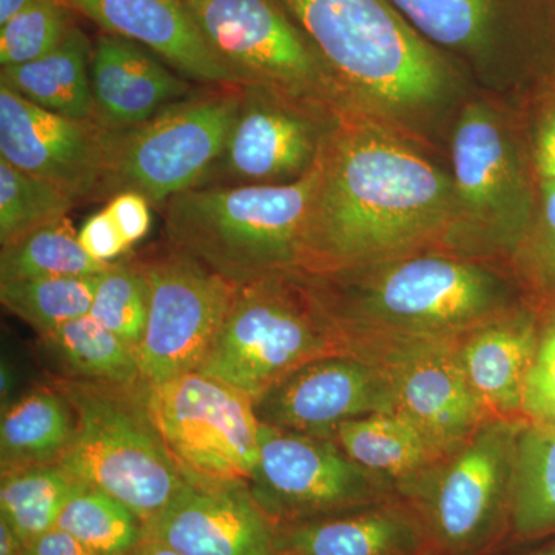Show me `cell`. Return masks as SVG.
I'll list each match as a JSON object with an SVG mask.
<instances>
[{
    "mask_svg": "<svg viewBox=\"0 0 555 555\" xmlns=\"http://www.w3.org/2000/svg\"><path fill=\"white\" fill-rule=\"evenodd\" d=\"M320 163L275 185H204L163 206L167 243L232 286L298 270Z\"/></svg>",
    "mask_w": 555,
    "mask_h": 555,
    "instance_id": "277c9868",
    "label": "cell"
},
{
    "mask_svg": "<svg viewBox=\"0 0 555 555\" xmlns=\"http://www.w3.org/2000/svg\"><path fill=\"white\" fill-rule=\"evenodd\" d=\"M108 214L115 219L130 247L147 235L150 229V203L134 192H124L108 201Z\"/></svg>",
    "mask_w": 555,
    "mask_h": 555,
    "instance_id": "f35d334b",
    "label": "cell"
},
{
    "mask_svg": "<svg viewBox=\"0 0 555 555\" xmlns=\"http://www.w3.org/2000/svg\"><path fill=\"white\" fill-rule=\"evenodd\" d=\"M42 0H0V27Z\"/></svg>",
    "mask_w": 555,
    "mask_h": 555,
    "instance_id": "ee69618b",
    "label": "cell"
},
{
    "mask_svg": "<svg viewBox=\"0 0 555 555\" xmlns=\"http://www.w3.org/2000/svg\"><path fill=\"white\" fill-rule=\"evenodd\" d=\"M107 137L93 120L57 115L0 83V159L78 203L100 195Z\"/></svg>",
    "mask_w": 555,
    "mask_h": 555,
    "instance_id": "e0dca14e",
    "label": "cell"
},
{
    "mask_svg": "<svg viewBox=\"0 0 555 555\" xmlns=\"http://www.w3.org/2000/svg\"><path fill=\"white\" fill-rule=\"evenodd\" d=\"M149 313L150 287L138 258L113 261L98 278L90 315L138 353Z\"/></svg>",
    "mask_w": 555,
    "mask_h": 555,
    "instance_id": "d6a6232c",
    "label": "cell"
},
{
    "mask_svg": "<svg viewBox=\"0 0 555 555\" xmlns=\"http://www.w3.org/2000/svg\"><path fill=\"white\" fill-rule=\"evenodd\" d=\"M455 339L371 343L350 350L385 369L396 390L397 412L444 454L491 420L467 385Z\"/></svg>",
    "mask_w": 555,
    "mask_h": 555,
    "instance_id": "2e32d148",
    "label": "cell"
},
{
    "mask_svg": "<svg viewBox=\"0 0 555 555\" xmlns=\"http://www.w3.org/2000/svg\"><path fill=\"white\" fill-rule=\"evenodd\" d=\"M78 240L91 258L102 262H113L130 248L107 208L83 222Z\"/></svg>",
    "mask_w": 555,
    "mask_h": 555,
    "instance_id": "74e56055",
    "label": "cell"
},
{
    "mask_svg": "<svg viewBox=\"0 0 555 555\" xmlns=\"http://www.w3.org/2000/svg\"><path fill=\"white\" fill-rule=\"evenodd\" d=\"M525 418H491L454 451L398 485L422 520L430 555H489L509 535Z\"/></svg>",
    "mask_w": 555,
    "mask_h": 555,
    "instance_id": "8992f818",
    "label": "cell"
},
{
    "mask_svg": "<svg viewBox=\"0 0 555 555\" xmlns=\"http://www.w3.org/2000/svg\"><path fill=\"white\" fill-rule=\"evenodd\" d=\"M102 33L144 47L204 86L243 87L204 38L182 0H62Z\"/></svg>",
    "mask_w": 555,
    "mask_h": 555,
    "instance_id": "ffe728a7",
    "label": "cell"
},
{
    "mask_svg": "<svg viewBox=\"0 0 555 555\" xmlns=\"http://www.w3.org/2000/svg\"><path fill=\"white\" fill-rule=\"evenodd\" d=\"M349 353L343 335L299 270L235 288L201 374L261 396L318 358Z\"/></svg>",
    "mask_w": 555,
    "mask_h": 555,
    "instance_id": "52a82bcc",
    "label": "cell"
},
{
    "mask_svg": "<svg viewBox=\"0 0 555 555\" xmlns=\"http://www.w3.org/2000/svg\"><path fill=\"white\" fill-rule=\"evenodd\" d=\"M25 555H98L60 528L51 529L25 546Z\"/></svg>",
    "mask_w": 555,
    "mask_h": 555,
    "instance_id": "60d3db41",
    "label": "cell"
},
{
    "mask_svg": "<svg viewBox=\"0 0 555 555\" xmlns=\"http://www.w3.org/2000/svg\"><path fill=\"white\" fill-rule=\"evenodd\" d=\"M17 386L16 374L14 369L2 360V371H0V398H2V409L9 406L14 401V389Z\"/></svg>",
    "mask_w": 555,
    "mask_h": 555,
    "instance_id": "7bdbcfd3",
    "label": "cell"
},
{
    "mask_svg": "<svg viewBox=\"0 0 555 555\" xmlns=\"http://www.w3.org/2000/svg\"><path fill=\"white\" fill-rule=\"evenodd\" d=\"M112 262L91 258L68 217L2 246L0 283L53 276H96Z\"/></svg>",
    "mask_w": 555,
    "mask_h": 555,
    "instance_id": "f1b7e54d",
    "label": "cell"
},
{
    "mask_svg": "<svg viewBox=\"0 0 555 555\" xmlns=\"http://www.w3.org/2000/svg\"><path fill=\"white\" fill-rule=\"evenodd\" d=\"M542 318L539 346L526 379L521 414L532 425H555V315Z\"/></svg>",
    "mask_w": 555,
    "mask_h": 555,
    "instance_id": "8d00e7d4",
    "label": "cell"
},
{
    "mask_svg": "<svg viewBox=\"0 0 555 555\" xmlns=\"http://www.w3.org/2000/svg\"><path fill=\"white\" fill-rule=\"evenodd\" d=\"M436 49L488 60L520 33L555 49V0H390Z\"/></svg>",
    "mask_w": 555,
    "mask_h": 555,
    "instance_id": "d6986e66",
    "label": "cell"
},
{
    "mask_svg": "<svg viewBox=\"0 0 555 555\" xmlns=\"http://www.w3.org/2000/svg\"><path fill=\"white\" fill-rule=\"evenodd\" d=\"M305 33L339 96L404 112L436 104L451 69L390 0H278Z\"/></svg>",
    "mask_w": 555,
    "mask_h": 555,
    "instance_id": "3957f363",
    "label": "cell"
},
{
    "mask_svg": "<svg viewBox=\"0 0 555 555\" xmlns=\"http://www.w3.org/2000/svg\"><path fill=\"white\" fill-rule=\"evenodd\" d=\"M345 116L243 87L238 119L206 185H275L297 181L315 166L321 149ZM204 188V185H203Z\"/></svg>",
    "mask_w": 555,
    "mask_h": 555,
    "instance_id": "5bb4252c",
    "label": "cell"
},
{
    "mask_svg": "<svg viewBox=\"0 0 555 555\" xmlns=\"http://www.w3.org/2000/svg\"><path fill=\"white\" fill-rule=\"evenodd\" d=\"M90 80L94 122L113 133L134 129L193 93L152 51L107 33L94 40Z\"/></svg>",
    "mask_w": 555,
    "mask_h": 555,
    "instance_id": "7402d4cb",
    "label": "cell"
},
{
    "mask_svg": "<svg viewBox=\"0 0 555 555\" xmlns=\"http://www.w3.org/2000/svg\"><path fill=\"white\" fill-rule=\"evenodd\" d=\"M145 385V383H144ZM153 420L185 480L248 483L258 462L254 400L201 372L145 385Z\"/></svg>",
    "mask_w": 555,
    "mask_h": 555,
    "instance_id": "8fae6325",
    "label": "cell"
},
{
    "mask_svg": "<svg viewBox=\"0 0 555 555\" xmlns=\"http://www.w3.org/2000/svg\"><path fill=\"white\" fill-rule=\"evenodd\" d=\"M301 272L347 349L455 339L526 301L513 275L485 259L422 250L375 264Z\"/></svg>",
    "mask_w": 555,
    "mask_h": 555,
    "instance_id": "7a4b0ae2",
    "label": "cell"
},
{
    "mask_svg": "<svg viewBox=\"0 0 555 555\" xmlns=\"http://www.w3.org/2000/svg\"><path fill=\"white\" fill-rule=\"evenodd\" d=\"M278 529L280 555H430L422 520L398 495Z\"/></svg>",
    "mask_w": 555,
    "mask_h": 555,
    "instance_id": "603a6c76",
    "label": "cell"
},
{
    "mask_svg": "<svg viewBox=\"0 0 555 555\" xmlns=\"http://www.w3.org/2000/svg\"><path fill=\"white\" fill-rule=\"evenodd\" d=\"M241 100L243 87L207 86L134 129L108 131L98 199L134 192L150 206L163 207L173 196L206 185L228 147Z\"/></svg>",
    "mask_w": 555,
    "mask_h": 555,
    "instance_id": "ba28073f",
    "label": "cell"
},
{
    "mask_svg": "<svg viewBox=\"0 0 555 555\" xmlns=\"http://www.w3.org/2000/svg\"><path fill=\"white\" fill-rule=\"evenodd\" d=\"M91 54L93 42L75 25L61 46L40 60L2 68L0 83L39 107L67 118L94 122Z\"/></svg>",
    "mask_w": 555,
    "mask_h": 555,
    "instance_id": "d4e9b609",
    "label": "cell"
},
{
    "mask_svg": "<svg viewBox=\"0 0 555 555\" xmlns=\"http://www.w3.org/2000/svg\"><path fill=\"white\" fill-rule=\"evenodd\" d=\"M78 418L60 465L130 507L145 528L185 483L150 412L144 383L78 382L51 377Z\"/></svg>",
    "mask_w": 555,
    "mask_h": 555,
    "instance_id": "5b68a950",
    "label": "cell"
},
{
    "mask_svg": "<svg viewBox=\"0 0 555 555\" xmlns=\"http://www.w3.org/2000/svg\"><path fill=\"white\" fill-rule=\"evenodd\" d=\"M261 425L332 438L335 430L361 416L396 412L392 382L367 358L338 353L310 361L291 372L254 400Z\"/></svg>",
    "mask_w": 555,
    "mask_h": 555,
    "instance_id": "9a60e30c",
    "label": "cell"
},
{
    "mask_svg": "<svg viewBox=\"0 0 555 555\" xmlns=\"http://www.w3.org/2000/svg\"><path fill=\"white\" fill-rule=\"evenodd\" d=\"M258 448L248 488L278 526L397 495L392 485L357 465L332 438L261 425Z\"/></svg>",
    "mask_w": 555,
    "mask_h": 555,
    "instance_id": "4fadbf2b",
    "label": "cell"
},
{
    "mask_svg": "<svg viewBox=\"0 0 555 555\" xmlns=\"http://www.w3.org/2000/svg\"><path fill=\"white\" fill-rule=\"evenodd\" d=\"M534 221L509 258L524 297L542 317L555 315V182L540 179Z\"/></svg>",
    "mask_w": 555,
    "mask_h": 555,
    "instance_id": "836d02e7",
    "label": "cell"
},
{
    "mask_svg": "<svg viewBox=\"0 0 555 555\" xmlns=\"http://www.w3.org/2000/svg\"><path fill=\"white\" fill-rule=\"evenodd\" d=\"M127 555H181L171 547L164 545L152 537L145 535V539L131 553Z\"/></svg>",
    "mask_w": 555,
    "mask_h": 555,
    "instance_id": "f6af8a7d",
    "label": "cell"
},
{
    "mask_svg": "<svg viewBox=\"0 0 555 555\" xmlns=\"http://www.w3.org/2000/svg\"><path fill=\"white\" fill-rule=\"evenodd\" d=\"M96 276H53L0 283V301L38 335L90 315Z\"/></svg>",
    "mask_w": 555,
    "mask_h": 555,
    "instance_id": "1f68e13d",
    "label": "cell"
},
{
    "mask_svg": "<svg viewBox=\"0 0 555 555\" xmlns=\"http://www.w3.org/2000/svg\"><path fill=\"white\" fill-rule=\"evenodd\" d=\"M137 258L150 287L149 323L137 353L142 383L199 372L236 287L169 243Z\"/></svg>",
    "mask_w": 555,
    "mask_h": 555,
    "instance_id": "7c38bea8",
    "label": "cell"
},
{
    "mask_svg": "<svg viewBox=\"0 0 555 555\" xmlns=\"http://www.w3.org/2000/svg\"><path fill=\"white\" fill-rule=\"evenodd\" d=\"M318 163L298 270L334 272L444 244L454 218L452 181L409 145L343 118Z\"/></svg>",
    "mask_w": 555,
    "mask_h": 555,
    "instance_id": "6da1fadb",
    "label": "cell"
},
{
    "mask_svg": "<svg viewBox=\"0 0 555 555\" xmlns=\"http://www.w3.org/2000/svg\"><path fill=\"white\" fill-rule=\"evenodd\" d=\"M334 440L357 465L393 489L447 455L397 411L347 422L335 430Z\"/></svg>",
    "mask_w": 555,
    "mask_h": 555,
    "instance_id": "484cf974",
    "label": "cell"
},
{
    "mask_svg": "<svg viewBox=\"0 0 555 555\" xmlns=\"http://www.w3.org/2000/svg\"><path fill=\"white\" fill-rule=\"evenodd\" d=\"M534 163L539 179L555 182V107L546 109L537 124Z\"/></svg>",
    "mask_w": 555,
    "mask_h": 555,
    "instance_id": "ab89813d",
    "label": "cell"
},
{
    "mask_svg": "<svg viewBox=\"0 0 555 555\" xmlns=\"http://www.w3.org/2000/svg\"><path fill=\"white\" fill-rule=\"evenodd\" d=\"M511 555H555V540L546 545L531 547V550Z\"/></svg>",
    "mask_w": 555,
    "mask_h": 555,
    "instance_id": "bcb514c9",
    "label": "cell"
},
{
    "mask_svg": "<svg viewBox=\"0 0 555 555\" xmlns=\"http://www.w3.org/2000/svg\"><path fill=\"white\" fill-rule=\"evenodd\" d=\"M76 480L56 465L2 473L0 514L25 546L56 528Z\"/></svg>",
    "mask_w": 555,
    "mask_h": 555,
    "instance_id": "f546056e",
    "label": "cell"
},
{
    "mask_svg": "<svg viewBox=\"0 0 555 555\" xmlns=\"http://www.w3.org/2000/svg\"><path fill=\"white\" fill-rule=\"evenodd\" d=\"M454 218L448 251L509 259L535 218L537 203L520 156L503 124L486 105L466 107L455 127Z\"/></svg>",
    "mask_w": 555,
    "mask_h": 555,
    "instance_id": "9c48e42d",
    "label": "cell"
},
{
    "mask_svg": "<svg viewBox=\"0 0 555 555\" xmlns=\"http://www.w3.org/2000/svg\"><path fill=\"white\" fill-rule=\"evenodd\" d=\"M78 204L64 190L0 159V244L13 243L33 230L67 218Z\"/></svg>",
    "mask_w": 555,
    "mask_h": 555,
    "instance_id": "e575fe53",
    "label": "cell"
},
{
    "mask_svg": "<svg viewBox=\"0 0 555 555\" xmlns=\"http://www.w3.org/2000/svg\"><path fill=\"white\" fill-rule=\"evenodd\" d=\"M62 0H42L0 27V67L28 64L51 53L75 27Z\"/></svg>",
    "mask_w": 555,
    "mask_h": 555,
    "instance_id": "d590c367",
    "label": "cell"
},
{
    "mask_svg": "<svg viewBox=\"0 0 555 555\" xmlns=\"http://www.w3.org/2000/svg\"><path fill=\"white\" fill-rule=\"evenodd\" d=\"M56 528L98 555H127L147 535V528L118 499L76 481Z\"/></svg>",
    "mask_w": 555,
    "mask_h": 555,
    "instance_id": "4dcf8cb0",
    "label": "cell"
},
{
    "mask_svg": "<svg viewBox=\"0 0 555 555\" xmlns=\"http://www.w3.org/2000/svg\"><path fill=\"white\" fill-rule=\"evenodd\" d=\"M75 408L53 383L33 389L2 409L0 467L56 465L76 436Z\"/></svg>",
    "mask_w": 555,
    "mask_h": 555,
    "instance_id": "cb8c5ba5",
    "label": "cell"
},
{
    "mask_svg": "<svg viewBox=\"0 0 555 555\" xmlns=\"http://www.w3.org/2000/svg\"><path fill=\"white\" fill-rule=\"evenodd\" d=\"M542 324V313L524 301L455 339L467 385L491 418H524L526 379Z\"/></svg>",
    "mask_w": 555,
    "mask_h": 555,
    "instance_id": "44dd1931",
    "label": "cell"
},
{
    "mask_svg": "<svg viewBox=\"0 0 555 555\" xmlns=\"http://www.w3.org/2000/svg\"><path fill=\"white\" fill-rule=\"evenodd\" d=\"M182 2L243 87L337 113L343 100L334 79L278 0Z\"/></svg>",
    "mask_w": 555,
    "mask_h": 555,
    "instance_id": "30bf717a",
    "label": "cell"
},
{
    "mask_svg": "<svg viewBox=\"0 0 555 555\" xmlns=\"http://www.w3.org/2000/svg\"><path fill=\"white\" fill-rule=\"evenodd\" d=\"M147 535L181 555H280V529L248 483L185 480Z\"/></svg>",
    "mask_w": 555,
    "mask_h": 555,
    "instance_id": "ac0fdd59",
    "label": "cell"
},
{
    "mask_svg": "<svg viewBox=\"0 0 555 555\" xmlns=\"http://www.w3.org/2000/svg\"><path fill=\"white\" fill-rule=\"evenodd\" d=\"M38 352L54 378L142 383L137 353L91 315L39 335Z\"/></svg>",
    "mask_w": 555,
    "mask_h": 555,
    "instance_id": "4316f807",
    "label": "cell"
},
{
    "mask_svg": "<svg viewBox=\"0 0 555 555\" xmlns=\"http://www.w3.org/2000/svg\"><path fill=\"white\" fill-rule=\"evenodd\" d=\"M555 534V425L526 423L518 437L509 535L518 542Z\"/></svg>",
    "mask_w": 555,
    "mask_h": 555,
    "instance_id": "83f0119b",
    "label": "cell"
},
{
    "mask_svg": "<svg viewBox=\"0 0 555 555\" xmlns=\"http://www.w3.org/2000/svg\"><path fill=\"white\" fill-rule=\"evenodd\" d=\"M0 555H25L24 543L2 518H0Z\"/></svg>",
    "mask_w": 555,
    "mask_h": 555,
    "instance_id": "b9f144b4",
    "label": "cell"
}]
</instances>
